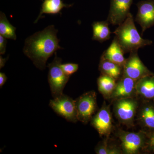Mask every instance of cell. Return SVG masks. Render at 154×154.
Here are the masks:
<instances>
[{"label":"cell","mask_w":154,"mask_h":154,"mask_svg":"<svg viewBox=\"0 0 154 154\" xmlns=\"http://www.w3.org/2000/svg\"><path fill=\"white\" fill-rule=\"evenodd\" d=\"M137 96L143 100L154 101V75L147 76L137 81Z\"/></svg>","instance_id":"5bb4252c"},{"label":"cell","mask_w":154,"mask_h":154,"mask_svg":"<svg viewBox=\"0 0 154 154\" xmlns=\"http://www.w3.org/2000/svg\"><path fill=\"white\" fill-rule=\"evenodd\" d=\"M7 40L6 38L0 35V54H4L6 52Z\"/></svg>","instance_id":"cb8c5ba5"},{"label":"cell","mask_w":154,"mask_h":154,"mask_svg":"<svg viewBox=\"0 0 154 154\" xmlns=\"http://www.w3.org/2000/svg\"><path fill=\"white\" fill-rule=\"evenodd\" d=\"M137 81L122 75L116 82V86L110 99L112 101L116 99L136 97Z\"/></svg>","instance_id":"4fadbf2b"},{"label":"cell","mask_w":154,"mask_h":154,"mask_svg":"<svg viewBox=\"0 0 154 154\" xmlns=\"http://www.w3.org/2000/svg\"><path fill=\"white\" fill-rule=\"evenodd\" d=\"M109 22L105 21L95 22L92 24L93 36L92 39L100 42L108 40L110 38L111 32L109 27Z\"/></svg>","instance_id":"d6986e66"},{"label":"cell","mask_w":154,"mask_h":154,"mask_svg":"<svg viewBox=\"0 0 154 154\" xmlns=\"http://www.w3.org/2000/svg\"><path fill=\"white\" fill-rule=\"evenodd\" d=\"M7 80V77L4 73H0V87L2 88Z\"/></svg>","instance_id":"d4e9b609"},{"label":"cell","mask_w":154,"mask_h":154,"mask_svg":"<svg viewBox=\"0 0 154 154\" xmlns=\"http://www.w3.org/2000/svg\"><path fill=\"white\" fill-rule=\"evenodd\" d=\"M137 13L135 22L140 25L142 35L154 25V0H143L137 4Z\"/></svg>","instance_id":"8fae6325"},{"label":"cell","mask_w":154,"mask_h":154,"mask_svg":"<svg viewBox=\"0 0 154 154\" xmlns=\"http://www.w3.org/2000/svg\"><path fill=\"white\" fill-rule=\"evenodd\" d=\"M146 134L147 141L146 151L154 153V131L146 132Z\"/></svg>","instance_id":"603a6c76"},{"label":"cell","mask_w":154,"mask_h":154,"mask_svg":"<svg viewBox=\"0 0 154 154\" xmlns=\"http://www.w3.org/2000/svg\"><path fill=\"white\" fill-rule=\"evenodd\" d=\"M110 105L104 102L102 107L91 119V124L100 136L109 137L113 128Z\"/></svg>","instance_id":"9c48e42d"},{"label":"cell","mask_w":154,"mask_h":154,"mask_svg":"<svg viewBox=\"0 0 154 154\" xmlns=\"http://www.w3.org/2000/svg\"><path fill=\"white\" fill-rule=\"evenodd\" d=\"M16 28L9 22L5 14L3 12L0 13V35L6 38L16 40Z\"/></svg>","instance_id":"ffe728a7"},{"label":"cell","mask_w":154,"mask_h":154,"mask_svg":"<svg viewBox=\"0 0 154 154\" xmlns=\"http://www.w3.org/2000/svg\"><path fill=\"white\" fill-rule=\"evenodd\" d=\"M113 33L125 53L136 51L153 43L152 40L144 39L140 35L135 25L133 16L131 13Z\"/></svg>","instance_id":"7a4b0ae2"},{"label":"cell","mask_w":154,"mask_h":154,"mask_svg":"<svg viewBox=\"0 0 154 154\" xmlns=\"http://www.w3.org/2000/svg\"><path fill=\"white\" fill-rule=\"evenodd\" d=\"M73 4L68 5L65 4L62 0H43L40 14L35 20L34 23H36L40 18H42V14L55 15L58 14H61V11L63 9L69 8Z\"/></svg>","instance_id":"2e32d148"},{"label":"cell","mask_w":154,"mask_h":154,"mask_svg":"<svg viewBox=\"0 0 154 154\" xmlns=\"http://www.w3.org/2000/svg\"><path fill=\"white\" fill-rule=\"evenodd\" d=\"M6 59L3 58L2 56L0 57V67L1 69L3 67L5 64Z\"/></svg>","instance_id":"484cf974"},{"label":"cell","mask_w":154,"mask_h":154,"mask_svg":"<svg viewBox=\"0 0 154 154\" xmlns=\"http://www.w3.org/2000/svg\"><path fill=\"white\" fill-rule=\"evenodd\" d=\"M116 135L121 142L120 147L123 154H137L143 151H146L147 134L143 130L130 132L118 129Z\"/></svg>","instance_id":"3957f363"},{"label":"cell","mask_w":154,"mask_h":154,"mask_svg":"<svg viewBox=\"0 0 154 154\" xmlns=\"http://www.w3.org/2000/svg\"><path fill=\"white\" fill-rule=\"evenodd\" d=\"M109 137L100 142L95 148V152L97 154H120L123 153L121 147L110 145L108 143Z\"/></svg>","instance_id":"44dd1931"},{"label":"cell","mask_w":154,"mask_h":154,"mask_svg":"<svg viewBox=\"0 0 154 154\" xmlns=\"http://www.w3.org/2000/svg\"><path fill=\"white\" fill-rule=\"evenodd\" d=\"M99 69L101 74L109 76L117 81L122 75L123 68L101 57Z\"/></svg>","instance_id":"e0dca14e"},{"label":"cell","mask_w":154,"mask_h":154,"mask_svg":"<svg viewBox=\"0 0 154 154\" xmlns=\"http://www.w3.org/2000/svg\"><path fill=\"white\" fill-rule=\"evenodd\" d=\"M116 80L112 77L101 74L97 80L98 90L106 99H110L116 86Z\"/></svg>","instance_id":"ac0fdd59"},{"label":"cell","mask_w":154,"mask_h":154,"mask_svg":"<svg viewBox=\"0 0 154 154\" xmlns=\"http://www.w3.org/2000/svg\"><path fill=\"white\" fill-rule=\"evenodd\" d=\"M49 106L57 114L68 121L76 122L78 121L75 100L67 95L63 94L50 100Z\"/></svg>","instance_id":"52a82bcc"},{"label":"cell","mask_w":154,"mask_h":154,"mask_svg":"<svg viewBox=\"0 0 154 154\" xmlns=\"http://www.w3.org/2000/svg\"><path fill=\"white\" fill-rule=\"evenodd\" d=\"M124 53L121 46L114 37L110 46L103 52L101 57L123 68L126 59L124 57Z\"/></svg>","instance_id":"9a60e30c"},{"label":"cell","mask_w":154,"mask_h":154,"mask_svg":"<svg viewBox=\"0 0 154 154\" xmlns=\"http://www.w3.org/2000/svg\"><path fill=\"white\" fill-rule=\"evenodd\" d=\"M137 115L138 122L144 131H154V101L143 100Z\"/></svg>","instance_id":"7c38bea8"},{"label":"cell","mask_w":154,"mask_h":154,"mask_svg":"<svg viewBox=\"0 0 154 154\" xmlns=\"http://www.w3.org/2000/svg\"><path fill=\"white\" fill-rule=\"evenodd\" d=\"M60 67L65 73L70 77L71 75L78 71L79 66L78 64L73 63H61Z\"/></svg>","instance_id":"7402d4cb"},{"label":"cell","mask_w":154,"mask_h":154,"mask_svg":"<svg viewBox=\"0 0 154 154\" xmlns=\"http://www.w3.org/2000/svg\"><path fill=\"white\" fill-rule=\"evenodd\" d=\"M138 51L130 53L123 66L122 75L137 81L147 76L154 75L141 60L138 54Z\"/></svg>","instance_id":"ba28073f"},{"label":"cell","mask_w":154,"mask_h":154,"mask_svg":"<svg viewBox=\"0 0 154 154\" xmlns=\"http://www.w3.org/2000/svg\"><path fill=\"white\" fill-rule=\"evenodd\" d=\"M78 121L86 124L91 121L97 108L96 92H86L75 100Z\"/></svg>","instance_id":"8992f818"},{"label":"cell","mask_w":154,"mask_h":154,"mask_svg":"<svg viewBox=\"0 0 154 154\" xmlns=\"http://www.w3.org/2000/svg\"><path fill=\"white\" fill-rule=\"evenodd\" d=\"M57 32L54 25H49L25 39L23 52L41 70L45 69L48 60L53 54L63 49L59 44L60 40L57 38Z\"/></svg>","instance_id":"6da1fadb"},{"label":"cell","mask_w":154,"mask_h":154,"mask_svg":"<svg viewBox=\"0 0 154 154\" xmlns=\"http://www.w3.org/2000/svg\"><path fill=\"white\" fill-rule=\"evenodd\" d=\"M62 61V60L58 57L56 52L53 60L47 66L49 69L48 82L53 98L63 94L64 89L69 79L70 76L66 74L61 68Z\"/></svg>","instance_id":"5b68a950"},{"label":"cell","mask_w":154,"mask_h":154,"mask_svg":"<svg viewBox=\"0 0 154 154\" xmlns=\"http://www.w3.org/2000/svg\"><path fill=\"white\" fill-rule=\"evenodd\" d=\"M133 0H110L107 21L112 25H120L130 14Z\"/></svg>","instance_id":"30bf717a"},{"label":"cell","mask_w":154,"mask_h":154,"mask_svg":"<svg viewBox=\"0 0 154 154\" xmlns=\"http://www.w3.org/2000/svg\"><path fill=\"white\" fill-rule=\"evenodd\" d=\"M113 101V112L119 122L128 127L134 126L135 117L139 106L136 98L130 97Z\"/></svg>","instance_id":"277c9868"}]
</instances>
